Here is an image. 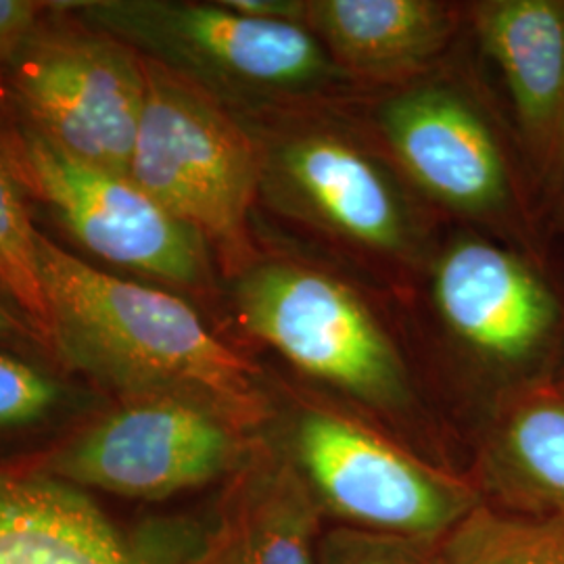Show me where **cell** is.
I'll use <instances>...</instances> for the list:
<instances>
[{
  "label": "cell",
  "mask_w": 564,
  "mask_h": 564,
  "mask_svg": "<svg viewBox=\"0 0 564 564\" xmlns=\"http://www.w3.org/2000/svg\"><path fill=\"white\" fill-rule=\"evenodd\" d=\"M242 328L307 379L403 442L424 405L395 343L341 281L295 262L258 260L235 276Z\"/></svg>",
  "instance_id": "cell-4"
},
{
  "label": "cell",
  "mask_w": 564,
  "mask_h": 564,
  "mask_svg": "<svg viewBox=\"0 0 564 564\" xmlns=\"http://www.w3.org/2000/svg\"><path fill=\"white\" fill-rule=\"evenodd\" d=\"M442 564H564V519L477 506L440 545Z\"/></svg>",
  "instance_id": "cell-17"
},
{
  "label": "cell",
  "mask_w": 564,
  "mask_h": 564,
  "mask_svg": "<svg viewBox=\"0 0 564 564\" xmlns=\"http://www.w3.org/2000/svg\"><path fill=\"white\" fill-rule=\"evenodd\" d=\"M433 297L454 339L484 372L487 410L554 381L564 360V302L544 263L514 247L460 239L435 263Z\"/></svg>",
  "instance_id": "cell-9"
},
{
  "label": "cell",
  "mask_w": 564,
  "mask_h": 564,
  "mask_svg": "<svg viewBox=\"0 0 564 564\" xmlns=\"http://www.w3.org/2000/svg\"><path fill=\"white\" fill-rule=\"evenodd\" d=\"M48 11V2L0 0V67L13 59Z\"/></svg>",
  "instance_id": "cell-21"
},
{
  "label": "cell",
  "mask_w": 564,
  "mask_h": 564,
  "mask_svg": "<svg viewBox=\"0 0 564 564\" xmlns=\"http://www.w3.org/2000/svg\"><path fill=\"white\" fill-rule=\"evenodd\" d=\"M4 69L30 128L82 162L128 174L147 95L132 46L82 20L44 15Z\"/></svg>",
  "instance_id": "cell-8"
},
{
  "label": "cell",
  "mask_w": 564,
  "mask_h": 564,
  "mask_svg": "<svg viewBox=\"0 0 564 564\" xmlns=\"http://www.w3.org/2000/svg\"><path fill=\"white\" fill-rule=\"evenodd\" d=\"M0 149L23 191L93 256L182 291L212 286L209 247L128 174L82 162L30 126Z\"/></svg>",
  "instance_id": "cell-7"
},
{
  "label": "cell",
  "mask_w": 564,
  "mask_h": 564,
  "mask_svg": "<svg viewBox=\"0 0 564 564\" xmlns=\"http://www.w3.org/2000/svg\"><path fill=\"white\" fill-rule=\"evenodd\" d=\"M176 564H224L223 558H220V552H218V547L214 544V540H209L207 544L203 545L202 554H197V556H193V558H186V561H182V563Z\"/></svg>",
  "instance_id": "cell-24"
},
{
  "label": "cell",
  "mask_w": 564,
  "mask_h": 564,
  "mask_svg": "<svg viewBox=\"0 0 564 564\" xmlns=\"http://www.w3.org/2000/svg\"><path fill=\"white\" fill-rule=\"evenodd\" d=\"M262 431L295 468L326 524L444 540L484 505L470 477L429 460L345 402L295 389Z\"/></svg>",
  "instance_id": "cell-2"
},
{
  "label": "cell",
  "mask_w": 564,
  "mask_h": 564,
  "mask_svg": "<svg viewBox=\"0 0 564 564\" xmlns=\"http://www.w3.org/2000/svg\"><path fill=\"white\" fill-rule=\"evenodd\" d=\"M142 59L147 95L128 176L239 276L258 262L249 226L263 186V144L197 82Z\"/></svg>",
  "instance_id": "cell-3"
},
{
  "label": "cell",
  "mask_w": 564,
  "mask_h": 564,
  "mask_svg": "<svg viewBox=\"0 0 564 564\" xmlns=\"http://www.w3.org/2000/svg\"><path fill=\"white\" fill-rule=\"evenodd\" d=\"M59 9L224 99L323 93L345 78L316 36L220 2L84 0Z\"/></svg>",
  "instance_id": "cell-5"
},
{
  "label": "cell",
  "mask_w": 564,
  "mask_h": 564,
  "mask_svg": "<svg viewBox=\"0 0 564 564\" xmlns=\"http://www.w3.org/2000/svg\"><path fill=\"white\" fill-rule=\"evenodd\" d=\"M74 402V391L55 375L0 349V433L44 426Z\"/></svg>",
  "instance_id": "cell-19"
},
{
  "label": "cell",
  "mask_w": 564,
  "mask_h": 564,
  "mask_svg": "<svg viewBox=\"0 0 564 564\" xmlns=\"http://www.w3.org/2000/svg\"><path fill=\"white\" fill-rule=\"evenodd\" d=\"M550 226L558 232H564V191L561 199L554 205V209L550 212Z\"/></svg>",
  "instance_id": "cell-25"
},
{
  "label": "cell",
  "mask_w": 564,
  "mask_h": 564,
  "mask_svg": "<svg viewBox=\"0 0 564 564\" xmlns=\"http://www.w3.org/2000/svg\"><path fill=\"white\" fill-rule=\"evenodd\" d=\"M323 514L295 468L262 433L230 477L214 542L224 564H316Z\"/></svg>",
  "instance_id": "cell-15"
},
{
  "label": "cell",
  "mask_w": 564,
  "mask_h": 564,
  "mask_svg": "<svg viewBox=\"0 0 564 564\" xmlns=\"http://www.w3.org/2000/svg\"><path fill=\"white\" fill-rule=\"evenodd\" d=\"M305 28L345 76L389 82L424 67L456 25L435 0H307Z\"/></svg>",
  "instance_id": "cell-16"
},
{
  "label": "cell",
  "mask_w": 564,
  "mask_h": 564,
  "mask_svg": "<svg viewBox=\"0 0 564 564\" xmlns=\"http://www.w3.org/2000/svg\"><path fill=\"white\" fill-rule=\"evenodd\" d=\"M46 345L123 400L178 395L260 435L274 412L262 372L181 295L84 262L39 232Z\"/></svg>",
  "instance_id": "cell-1"
},
{
  "label": "cell",
  "mask_w": 564,
  "mask_h": 564,
  "mask_svg": "<svg viewBox=\"0 0 564 564\" xmlns=\"http://www.w3.org/2000/svg\"><path fill=\"white\" fill-rule=\"evenodd\" d=\"M0 564H153L80 487L0 466Z\"/></svg>",
  "instance_id": "cell-14"
},
{
  "label": "cell",
  "mask_w": 564,
  "mask_h": 564,
  "mask_svg": "<svg viewBox=\"0 0 564 564\" xmlns=\"http://www.w3.org/2000/svg\"><path fill=\"white\" fill-rule=\"evenodd\" d=\"M256 442L205 403L149 395L123 400L36 468L80 489L158 502L230 479Z\"/></svg>",
  "instance_id": "cell-6"
},
{
  "label": "cell",
  "mask_w": 564,
  "mask_h": 564,
  "mask_svg": "<svg viewBox=\"0 0 564 564\" xmlns=\"http://www.w3.org/2000/svg\"><path fill=\"white\" fill-rule=\"evenodd\" d=\"M224 4L251 18L295 23L305 28L307 0H224Z\"/></svg>",
  "instance_id": "cell-22"
},
{
  "label": "cell",
  "mask_w": 564,
  "mask_h": 564,
  "mask_svg": "<svg viewBox=\"0 0 564 564\" xmlns=\"http://www.w3.org/2000/svg\"><path fill=\"white\" fill-rule=\"evenodd\" d=\"M343 241L403 258L412 223L395 184L354 142L330 132H295L263 147V184ZM263 188V186H262Z\"/></svg>",
  "instance_id": "cell-12"
},
{
  "label": "cell",
  "mask_w": 564,
  "mask_h": 564,
  "mask_svg": "<svg viewBox=\"0 0 564 564\" xmlns=\"http://www.w3.org/2000/svg\"><path fill=\"white\" fill-rule=\"evenodd\" d=\"M39 228L13 167L0 149V295L20 310L46 345V302L39 270Z\"/></svg>",
  "instance_id": "cell-18"
},
{
  "label": "cell",
  "mask_w": 564,
  "mask_h": 564,
  "mask_svg": "<svg viewBox=\"0 0 564 564\" xmlns=\"http://www.w3.org/2000/svg\"><path fill=\"white\" fill-rule=\"evenodd\" d=\"M468 477L485 506L564 519L563 393L535 384L491 405Z\"/></svg>",
  "instance_id": "cell-13"
},
{
  "label": "cell",
  "mask_w": 564,
  "mask_h": 564,
  "mask_svg": "<svg viewBox=\"0 0 564 564\" xmlns=\"http://www.w3.org/2000/svg\"><path fill=\"white\" fill-rule=\"evenodd\" d=\"M440 545L442 540L326 524L316 550V564H442Z\"/></svg>",
  "instance_id": "cell-20"
},
{
  "label": "cell",
  "mask_w": 564,
  "mask_h": 564,
  "mask_svg": "<svg viewBox=\"0 0 564 564\" xmlns=\"http://www.w3.org/2000/svg\"><path fill=\"white\" fill-rule=\"evenodd\" d=\"M381 132L403 172L429 197L498 226L542 262L538 202L484 113L452 88L414 86L381 109Z\"/></svg>",
  "instance_id": "cell-10"
},
{
  "label": "cell",
  "mask_w": 564,
  "mask_h": 564,
  "mask_svg": "<svg viewBox=\"0 0 564 564\" xmlns=\"http://www.w3.org/2000/svg\"><path fill=\"white\" fill-rule=\"evenodd\" d=\"M468 15L502 74L521 163L550 214L564 191V0H479Z\"/></svg>",
  "instance_id": "cell-11"
},
{
  "label": "cell",
  "mask_w": 564,
  "mask_h": 564,
  "mask_svg": "<svg viewBox=\"0 0 564 564\" xmlns=\"http://www.w3.org/2000/svg\"><path fill=\"white\" fill-rule=\"evenodd\" d=\"M18 339H32L41 343L34 326L25 321L20 310L0 295V341H18Z\"/></svg>",
  "instance_id": "cell-23"
},
{
  "label": "cell",
  "mask_w": 564,
  "mask_h": 564,
  "mask_svg": "<svg viewBox=\"0 0 564 564\" xmlns=\"http://www.w3.org/2000/svg\"><path fill=\"white\" fill-rule=\"evenodd\" d=\"M552 384L561 391L564 395V360L563 364H561V368H558V372H556V377H554V381H552Z\"/></svg>",
  "instance_id": "cell-26"
}]
</instances>
